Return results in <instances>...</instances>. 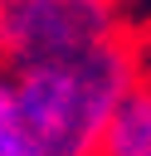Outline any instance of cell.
Instances as JSON below:
<instances>
[{
	"instance_id": "1",
	"label": "cell",
	"mask_w": 151,
	"mask_h": 156,
	"mask_svg": "<svg viewBox=\"0 0 151 156\" xmlns=\"http://www.w3.org/2000/svg\"><path fill=\"white\" fill-rule=\"evenodd\" d=\"M136 83V54L122 39H102L88 54L15 68L5 78L15 122L34 156H93L107 112Z\"/></svg>"
},
{
	"instance_id": "2",
	"label": "cell",
	"mask_w": 151,
	"mask_h": 156,
	"mask_svg": "<svg viewBox=\"0 0 151 156\" xmlns=\"http://www.w3.org/2000/svg\"><path fill=\"white\" fill-rule=\"evenodd\" d=\"M112 39L107 0H0V49L15 68L58 63Z\"/></svg>"
},
{
	"instance_id": "3",
	"label": "cell",
	"mask_w": 151,
	"mask_h": 156,
	"mask_svg": "<svg viewBox=\"0 0 151 156\" xmlns=\"http://www.w3.org/2000/svg\"><path fill=\"white\" fill-rule=\"evenodd\" d=\"M93 156H151V83H132L117 98Z\"/></svg>"
}]
</instances>
